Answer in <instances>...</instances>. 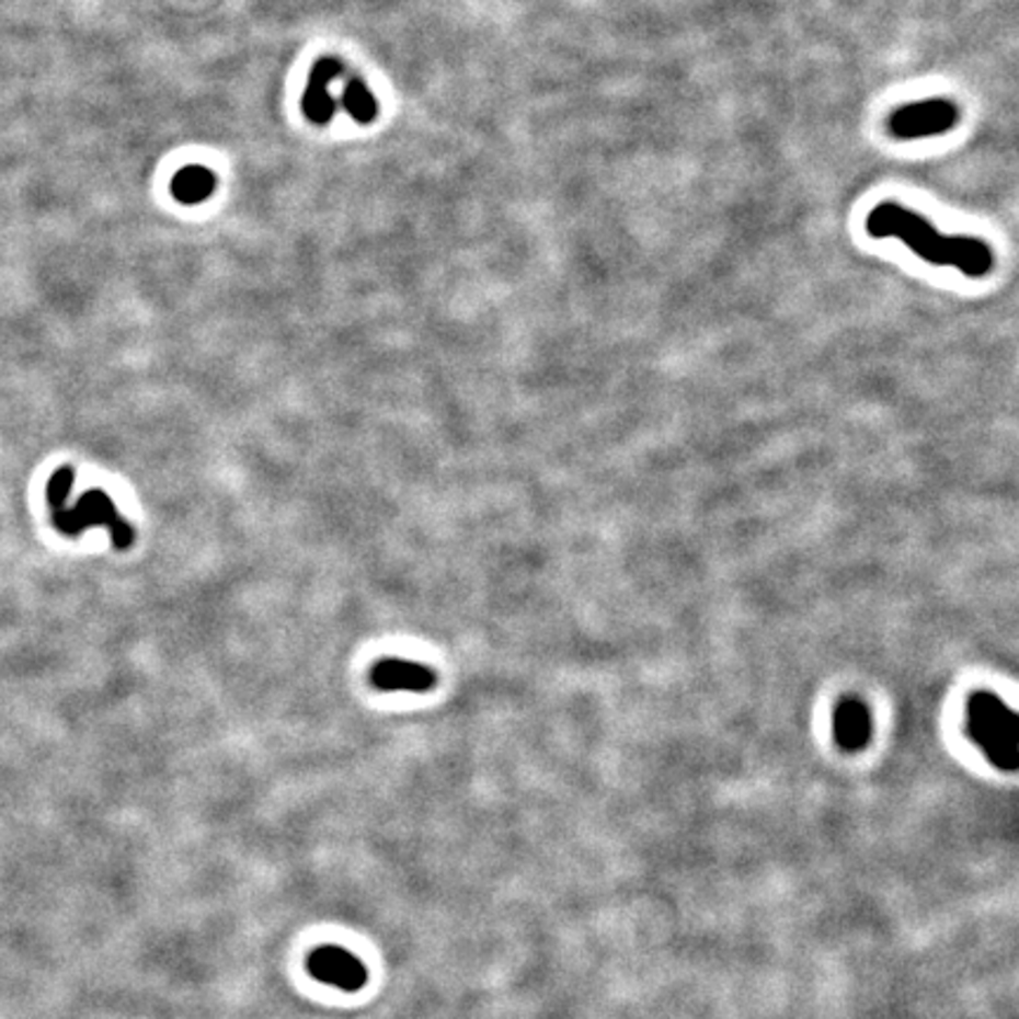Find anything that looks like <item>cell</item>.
Instances as JSON below:
<instances>
[{
	"mask_svg": "<svg viewBox=\"0 0 1019 1019\" xmlns=\"http://www.w3.org/2000/svg\"><path fill=\"white\" fill-rule=\"evenodd\" d=\"M310 975L340 992H359L368 982V970L357 955L340 947H319L307 959Z\"/></svg>",
	"mask_w": 1019,
	"mask_h": 1019,
	"instance_id": "obj_5",
	"label": "cell"
},
{
	"mask_svg": "<svg viewBox=\"0 0 1019 1019\" xmlns=\"http://www.w3.org/2000/svg\"><path fill=\"white\" fill-rule=\"evenodd\" d=\"M73 480H76V474L71 468H59L53 477H50V482H48V505L50 507H57V505H65L67 499H69V491L73 486Z\"/></svg>",
	"mask_w": 1019,
	"mask_h": 1019,
	"instance_id": "obj_11",
	"label": "cell"
},
{
	"mask_svg": "<svg viewBox=\"0 0 1019 1019\" xmlns=\"http://www.w3.org/2000/svg\"><path fill=\"white\" fill-rule=\"evenodd\" d=\"M370 685L380 691H430L437 685V673L409 659H382L370 671Z\"/></svg>",
	"mask_w": 1019,
	"mask_h": 1019,
	"instance_id": "obj_6",
	"label": "cell"
},
{
	"mask_svg": "<svg viewBox=\"0 0 1019 1019\" xmlns=\"http://www.w3.org/2000/svg\"><path fill=\"white\" fill-rule=\"evenodd\" d=\"M215 184H218V178H215L213 170L206 165H187L175 173L173 182H170V192L180 201V204H201L206 201L213 192Z\"/></svg>",
	"mask_w": 1019,
	"mask_h": 1019,
	"instance_id": "obj_9",
	"label": "cell"
},
{
	"mask_svg": "<svg viewBox=\"0 0 1019 1019\" xmlns=\"http://www.w3.org/2000/svg\"><path fill=\"white\" fill-rule=\"evenodd\" d=\"M50 515L57 531L65 536H79L88 527H100V524H104L112 534V543L118 550L130 548L135 540V531L118 517L114 501L106 496L102 489L85 491L73 507H67V503L50 507Z\"/></svg>",
	"mask_w": 1019,
	"mask_h": 1019,
	"instance_id": "obj_3",
	"label": "cell"
},
{
	"mask_svg": "<svg viewBox=\"0 0 1019 1019\" xmlns=\"http://www.w3.org/2000/svg\"><path fill=\"white\" fill-rule=\"evenodd\" d=\"M961 112L951 100L935 98L916 104H906L890 116V133L897 140H920L949 133L959 123Z\"/></svg>",
	"mask_w": 1019,
	"mask_h": 1019,
	"instance_id": "obj_4",
	"label": "cell"
},
{
	"mask_svg": "<svg viewBox=\"0 0 1019 1019\" xmlns=\"http://www.w3.org/2000/svg\"><path fill=\"white\" fill-rule=\"evenodd\" d=\"M867 231L873 239H900L930 265L953 267L970 279H980L994 267V253L984 241L939 234L928 220L900 204L875 206L867 218Z\"/></svg>",
	"mask_w": 1019,
	"mask_h": 1019,
	"instance_id": "obj_1",
	"label": "cell"
},
{
	"mask_svg": "<svg viewBox=\"0 0 1019 1019\" xmlns=\"http://www.w3.org/2000/svg\"><path fill=\"white\" fill-rule=\"evenodd\" d=\"M343 106L357 123H374L378 116V102L362 79L347 81L343 90Z\"/></svg>",
	"mask_w": 1019,
	"mask_h": 1019,
	"instance_id": "obj_10",
	"label": "cell"
},
{
	"mask_svg": "<svg viewBox=\"0 0 1019 1019\" xmlns=\"http://www.w3.org/2000/svg\"><path fill=\"white\" fill-rule=\"evenodd\" d=\"M968 732L994 765L1003 769L1017 767V715L994 691L972 694L968 703Z\"/></svg>",
	"mask_w": 1019,
	"mask_h": 1019,
	"instance_id": "obj_2",
	"label": "cell"
},
{
	"mask_svg": "<svg viewBox=\"0 0 1019 1019\" xmlns=\"http://www.w3.org/2000/svg\"><path fill=\"white\" fill-rule=\"evenodd\" d=\"M340 73H343V61L329 55L317 61L310 73V81H307L305 95H302V112L312 123H319V126L329 123L335 114V102L331 98L329 85L337 79Z\"/></svg>",
	"mask_w": 1019,
	"mask_h": 1019,
	"instance_id": "obj_7",
	"label": "cell"
},
{
	"mask_svg": "<svg viewBox=\"0 0 1019 1019\" xmlns=\"http://www.w3.org/2000/svg\"><path fill=\"white\" fill-rule=\"evenodd\" d=\"M836 739L845 751H859L871 739V713L857 697L845 699L836 708Z\"/></svg>",
	"mask_w": 1019,
	"mask_h": 1019,
	"instance_id": "obj_8",
	"label": "cell"
}]
</instances>
